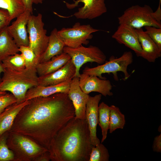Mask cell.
<instances>
[{"label": "cell", "instance_id": "18", "mask_svg": "<svg viewBox=\"0 0 161 161\" xmlns=\"http://www.w3.org/2000/svg\"><path fill=\"white\" fill-rule=\"evenodd\" d=\"M71 80L57 84L47 86L38 85L32 88L27 92L24 100L38 97H46L59 93H68Z\"/></svg>", "mask_w": 161, "mask_h": 161}, {"label": "cell", "instance_id": "22", "mask_svg": "<svg viewBox=\"0 0 161 161\" xmlns=\"http://www.w3.org/2000/svg\"><path fill=\"white\" fill-rule=\"evenodd\" d=\"M7 27L0 31V62L1 63L8 56L19 52V47L9 33Z\"/></svg>", "mask_w": 161, "mask_h": 161}, {"label": "cell", "instance_id": "11", "mask_svg": "<svg viewBox=\"0 0 161 161\" xmlns=\"http://www.w3.org/2000/svg\"><path fill=\"white\" fill-rule=\"evenodd\" d=\"M79 84L82 91L87 94L96 92L104 96L113 95L111 92L112 88L111 83L106 78L101 79L96 76L83 73L79 77Z\"/></svg>", "mask_w": 161, "mask_h": 161}, {"label": "cell", "instance_id": "6", "mask_svg": "<svg viewBox=\"0 0 161 161\" xmlns=\"http://www.w3.org/2000/svg\"><path fill=\"white\" fill-rule=\"evenodd\" d=\"M7 143L10 149L18 153L17 157L20 160L37 159L48 151L47 148L26 136L8 131Z\"/></svg>", "mask_w": 161, "mask_h": 161}, {"label": "cell", "instance_id": "25", "mask_svg": "<svg viewBox=\"0 0 161 161\" xmlns=\"http://www.w3.org/2000/svg\"><path fill=\"white\" fill-rule=\"evenodd\" d=\"M125 123V115L119 108L114 105L110 106L109 133H112L117 129H123Z\"/></svg>", "mask_w": 161, "mask_h": 161}, {"label": "cell", "instance_id": "4", "mask_svg": "<svg viewBox=\"0 0 161 161\" xmlns=\"http://www.w3.org/2000/svg\"><path fill=\"white\" fill-rule=\"evenodd\" d=\"M119 24H126L135 29L146 26L161 28V15L154 12L149 5H133L118 18Z\"/></svg>", "mask_w": 161, "mask_h": 161}, {"label": "cell", "instance_id": "29", "mask_svg": "<svg viewBox=\"0 0 161 161\" xmlns=\"http://www.w3.org/2000/svg\"><path fill=\"white\" fill-rule=\"evenodd\" d=\"M8 131L0 137V161H9L15 158L13 151L8 148L7 140Z\"/></svg>", "mask_w": 161, "mask_h": 161}, {"label": "cell", "instance_id": "28", "mask_svg": "<svg viewBox=\"0 0 161 161\" xmlns=\"http://www.w3.org/2000/svg\"><path fill=\"white\" fill-rule=\"evenodd\" d=\"M19 51L21 52L24 60L26 68L36 67L38 64V58L29 46H19Z\"/></svg>", "mask_w": 161, "mask_h": 161}, {"label": "cell", "instance_id": "3", "mask_svg": "<svg viewBox=\"0 0 161 161\" xmlns=\"http://www.w3.org/2000/svg\"><path fill=\"white\" fill-rule=\"evenodd\" d=\"M0 82V90L9 92L16 98L17 102L24 101L30 89L38 85L36 67L21 70L4 69Z\"/></svg>", "mask_w": 161, "mask_h": 161}, {"label": "cell", "instance_id": "12", "mask_svg": "<svg viewBox=\"0 0 161 161\" xmlns=\"http://www.w3.org/2000/svg\"><path fill=\"white\" fill-rule=\"evenodd\" d=\"M112 38L134 51L137 56H141L142 50L134 28L126 24H119Z\"/></svg>", "mask_w": 161, "mask_h": 161}, {"label": "cell", "instance_id": "24", "mask_svg": "<svg viewBox=\"0 0 161 161\" xmlns=\"http://www.w3.org/2000/svg\"><path fill=\"white\" fill-rule=\"evenodd\" d=\"M0 8L8 11L11 21L25 10L23 0H0Z\"/></svg>", "mask_w": 161, "mask_h": 161}, {"label": "cell", "instance_id": "9", "mask_svg": "<svg viewBox=\"0 0 161 161\" xmlns=\"http://www.w3.org/2000/svg\"><path fill=\"white\" fill-rule=\"evenodd\" d=\"M99 30L90 24L81 25L78 22L72 27H63L58 33L65 46L76 48L83 44L87 45L93 37L92 34Z\"/></svg>", "mask_w": 161, "mask_h": 161}, {"label": "cell", "instance_id": "20", "mask_svg": "<svg viewBox=\"0 0 161 161\" xmlns=\"http://www.w3.org/2000/svg\"><path fill=\"white\" fill-rule=\"evenodd\" d=\"M58 30L54 28L49 36L47 47L38 59V64L50 60L53 57L61 54L63 52L65 46L63 41L58 35Z\"/></svg>", "mask_w": 161, "mask_h": 161}, {"label": "cell", "instance_id": "16", "mask_svg": "<svg viewBox=\"0 0 161 161\" xmlns=\"http://www.w3.org/2000/svg\"><path fill=\"white\" fill-rule=\"evenodd\" d=\"M76 69L71 59L60 68L49 74L38 76V85L47 86L70 80L75 77Z\"/></svg>", "mask_w": 161, "mask_h": 161}, {"label": "cell", "instance_id": "19", "mask_svg": "<svg viewBox=\"0 0 161 161\" xmlns=\"http://www.w3.org/2000/svg\"><path fill=\"white\" fill-rule=\"evenodd\" d=\"M29 102V100L16 102L7 107L0 114V137L8 131L18 114Z\"/></svg>", "mask_w": 161, "mask_h": 161}, {"label": "cell", "instance_id": "10", "mask_svg": "<svg viewBox=\"0 0 161 161\" xmlns=\"http://www.w3.org/2000/svg\"><path fill=\"white\" fill-rule=\"evenodd\" d=\"M74 3H68L64 2L67 7L72 9L78 6V4L82 2L83 7L79 8L78 11L72 16L77 19H92L99 17L107 11L105 0H77Z\"/></svg>", "mask_w": 161, "mask_h": 161}, {"label": "cell", "instance_id": "36", "mask_svg": "<svg viewBox=\"0 0 161 161\" xmlns=\"http://www.w3.org/2000/svg\"><path fill=\"white\" fill-rule=\"evenodd\" d=\"M7 92L2 91L0 90V96L6 94Z\"/></svg>", "mask_w": 161, "mask_h": 161}, {"label": "cell", "instance_id": "26", "mask_svg": "<svg viewBox=\"0 0 161 161\" xmlns=\"http://www.w3.org/2000/svg\"><path fill=\"white\" fill-rule=\"evenodd\" d=\"M1 64L5 69L21 70L26 68L23 57L18 53L7 57L2 61Z\"/></svg>", "mask_w": 161, "mask_h": 161}, {"label": "cell", "instance_id": "17", "mask_svg": "<svg viewBox=\"0 0 161 161\" xmlns=\"http://www.w3.org/2000/svg\"><path fill=\"white\" fill-rule=\"evenodd\" d=\"M142 48L140 57L150 62H154L161 56V49L145 33L143 28L135 29Z\"/></svg>", "mask_w": 161, "mask_h": 161}, {"label": "cell", "instance_id": "32", "mask_svg": "<svg viewBox=\"0 0 161 161\" xmlns=\"http://www.w3.org/2000/svg\"><path fill=\"white\" fill-rule=\"evenodd\" d=\"M11 21L8 11L0 8V31L9 26Z\"/></svg>", "mask_w": 161, "mask_h": 161}, {"label": "cell", "instance_id": "13", "mask_svg": "<svg viewBox=\"0 0 161 161\" xmlns=\"http://www.w3.org/2000/svg\"><path fill=\"white\" fill-rule=\"evenodd\" d=\"M101 94L94 96H89L86 110V120L90 132L91 143L95 146L100 143L97 135V127L98 123V107L101 99Z\"/></svg>", "mask_w": 161, "mask_h": 161}, {"label": "cell", "instance_id": "14", "mask_svg": "<svg viewBox=\"0 0 161 161\" xmlns=\"http://www.w3.org/2000/svg\"><path fill=\"white\" fill-rule=\"evenodd\" d=\"M68 95L75 109V117L85 119L86 104L89 95L81 89L79 77H74L71 80Z\"/></svg>", "mask_w": 161, "mask_h": 161}, {"label": "cell", "instance_id": "15", "mask_svg": "<svg viewBox=\"0 0 161 161\" xmlns=\"http://www.w3.org/2000/svg\"><path fill=\"white\" fill-rule=\"evenodd\" d=\"M32 13L29 11H24L18 16L11 25L7 27L8 31L16 43L19 47L28 46L29 41L27 35V24Z\"/></svg>", "mask_w": 161, "mask_h": 161}, {"label": "cell", "instance_id": "7", "mask_svg": "<svg viewBox=\"0 0 161 161\" xmlns=\"http://www.w3.org/2000/svg\"><path fill=\"white\" fill-rule=\"evenodd\" d=\"M63 52L70 56L76 69L75 77H79L80 70L82 66L87 62H95L100 65L106 61V56L98 47L90 45L86 47L82 45L76 48L65 46Z\"/></svg>", "mask_w": 161, "mask_h": 161}, {"label": "cell", "instance_id": "27", "mask_svg": "<svg viewBox=\"0 0 161 161\" xmlns=\"http://www.w3.org/2000/svg\"><path fill=\"white\" fill-rule=\"evenodd\" d=\"M109 155L107 149L102 143L93 146L89 161H108Z\"/></svg>", "mask_w": 161, "mask_h": 161}, {"label": "cell", "instance_id": "2", "mask_svg": "<svg viewBox=\"0 0 161 161\" xmlns=\"http://www.w3.org/2000/svg\"><path fill=\"white\" fill-rule=\"evenodd\" d=\"M93 145L85 119L75 117L57 133L48 151L53 161H89Z\"/></svg>", "mask_w": 161, "mask_h": 161}, {"label": "cell", "instance_id": "33", "mask_svg": "<svg viewBox=\"0 0 161 161\" xmlns=\"http://www.w3.org/2000/svg\"><path fill=\"white\" fill-rule=\"evenodd\" d=\"M45 0H23L25 10L29 11L32 14L33 13L32 4H42Z\"/></svg>", "mask_w": 161, "mask_h": 161}, {"label": "cell", "instance_id": "5", "mask_svg": "<svg viewBox=\"0 0 161 161\" xmlns=\"http://www.w3.org/2000/svg\"><path fill=\"white\" fill-rule=\"evenodd\" d=\"M133 61V56L131 51H126L119 58L114 56L110 57L108 61L96 66L89 68L86 67L83 70V73L89 75L96 76L101 79H106L102 76L105 73H112L114 79L118 80L117 72H122L124 75V79L129 78L130 75L127 70L129 65Z\"/></svg>", "mask_w": 161, "mask_h": 161}, {"label": "cell", "instance_id": "37", "mask_svg": "<svg viewBox=\"0 0 161 161\" xmlns=\"http://www.w3.org/2000/svg\"><path fill=\"white\" fill-rule=\"evenodd\" d=\"M161 0H160V2H159V4H161Z\"/></svg>", "mask_w": 161, "mask_h": 161}, {"label": "cell", "instance_id": "21", "mask_svg": "<svg viewBox=\"0 0 161 161\" xmlns=\"http://www.w3.org/2000/svg\"><path fill=\"white\" fill-rule=\"evenodd\" d=\"M71 59L67 54L63 52L47 61L38 63L36 70L38 76L47 75L61 68Z\"/></svg>", "mask_w": 161, "mask_h": 161}, {"label": "cell", "instance_id": "34", "mask_svg": "<svg viewBox=\"0 0 161 161\" xmlns=\"http://www.w3.org/2000/svg\"><path fill=\"white\" fill-rule=\"evenodd\" d=\"M154 151L157 153L161 152V134L157 136L154 138L152 145Z\"/></svg>", "mask_w": 161, "mask_h": 161}, {"label": "cell", "instance_id": "8", "mask_svg": "<svg viewBox=\"0 0 161 161\" xmlns=\"http://www.w3.org/2000/svg\"><path fill=\"white\" fill-rule=\"evenodd\" d=\"M42 16L39 13L36 16L31 15L27 24L29 34V46L33 51L38 59L45 50L48 42L49 36L44 28Z\"/></svg>", "mask_w": 161, "mask_h": 161}, {"label": "cell", "instance_id": "35", "mask_svg": "<svg viewBox=\"0 0 161 161\" xmlns=\"http://www.w3.org/2000/svg\"><path fill=\"white\" fill-rule=\"evenodd\" d=\"M4 71V69L1 63L0 62V82L1 81V75L3 73Z\"/></svg>", "mask_w": 161, "mask_h": 161}, {"label": "cell", "instance_id": "31", "mask_svg": "<svg viewBox=\"0 0 161 161\" xmlns=\"http://www.w3.org/2000/svg\"><path fill=\"white\" fill-rule=\"evenodd\" d=\"M16 102L17 99L11 93L0 96V114L8 106Z\"/></svg>", "mask_w": 161, "mask_h": 161}, {"label": "cell", "instance_id": "23", "mask_svg": "<svg viewBox=\"0 0 161 161\" xmlns=\"http://www.w3.org/2000/svg\"><path fill=\"white\" fill-rule=\"evenodd\" d=\"M98 123L102 132L101 143L106 139L109 130L110 121V106L104 102L99 105Z\"/></svg>", "mask_w": 161, "mask_h": 161}, {"label": "cell", "instance_id": "1", "mask_svg": "<svg viewBox=\"0 0 161 161\" xmlns=\"http://www.w3.org/2000/svg\"><path fill=\"white\" fill-rule=\"evenodd\" d=\"M75 117L67 93L35 97L18 114L8 132L26 136L48 149L58 131Z\"/></svg>", "mask_w": 161, "mask_h": 161}, {"label": "cell", "instance_id": "30", "mask_svg": "<svg viewBox=\"0 0 161 161\" xmlns=\"http://www.w3.org/2000/svg\"><path fill=\"white\" fill-rule=\"evenodd\" d=\"M144 27L145 33L161 49V28L152 26Z\"/></svg>", "mask_w": 161, "mask_h": 161}]
</instances>
